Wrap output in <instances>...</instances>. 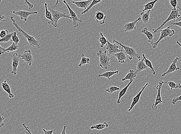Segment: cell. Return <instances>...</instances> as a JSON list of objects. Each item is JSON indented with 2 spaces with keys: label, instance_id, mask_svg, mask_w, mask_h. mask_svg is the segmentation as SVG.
<instances>
[{
  "label": "cell",
  "instance_id": "26",
  "mask_svg": "<svg viewBox=\"0 0 181 134\" xmlns=\"http://www.w3.org/2000/svg\"><path fill=\"white\" fill-rule=\"evenodd\" d=\"M158 1L159 0H154V1H151V2L145 4L143 6L144 9L142 10V12L146 11L149 10H154V5L156 3L158 2Z\"/></svg>",
  "mask_w": 181,
  "mask_h": 134
},
{
  "label": "cell",
  "instance_id": "30",
  "mask_svg": "<svg viewBox=\"0 0 181 134\" xmlns=\"http://www.w3.org/2000/svg\"><path fill=\"white\" fill-rule=\"evenodd\" d=\"M142 55L143 58L145 60V64L147 66L148 68H149L151 69V71H152L153 74L154 75H155L156 72L155 70H154V67H153L152 62H151L150 60L147 59V58H146V56H145V55L144 54H142Z\"/></svg>",
  "mask_w": 181,
  "mask_h": 134
},
{
  "label": "cell",
  "instance_id": "10",
  "mask_svg": "<svg viewBox=\"0 0 181 134\" xmlns=\"http://www.w3.org/2000/svg\"><path fill=\"white\" fill-rule=\"evenodd\" d=\"M19 55L21 59L24 60L29 66L32 65L34 61V57L31 50L25 51L23 55Z\"/></svg>",
  "mask_w": 181,
  "mask_h": 134
},
{
  "label": "cell",
  "instance_id": "20",
  "mask_svg": "<svg viewBox=\"0 0 181 134\" xmlns=\"http://www.w3.org/2000/svg\"><path fill=\"white\" fill-rule=\"evenodd\" d=\"M134 81V80H131V81H130L129 83H128V85H127V86H125V87L123 89H122V90L120 91V92H119L118 98L117 102V104H120L121 100V98H123L125 94H126V92L127 91L128 89L129 88L130 86L131 85V84H132V83Z\"/></svg>",
  "mask_w": 181,
  "mask_h": 134
},
{
  "label": "cell",
  "instance_id": "21",
  "mask_svg": "<svg viewBox=\"0 0 181 134\" xmlns=\"http://www.w3.org/2000/svg\"><path fill=\"white\" fill-rule=\"evenodd\" d=\"M142 33L147 37V38H148V42L152 45L154 43V35L148 30L147 27H145L142 29Z\"/></svg>",
  "mask_w": 181,
  "mask_h": 134
},
{
  "label": "cell",
  "instance_id": "37",
  "mask_svg": "<svg viewBox=\"0 0 181 134\" xmlns=\"http://www.w3.org/2000/svg\"><path fill=\"white\" fill-rule=\"evenodd\" d=\"M11 41H13L14 42L15 44H18V43L19 42L20 39L17 36V33L16 32H14L13 35H12L11 38Z\"/></svg>",
  "mask_w": 181,
  "mask_h": 134
},
{
  "label": "cell",
  "instance_id": "24",
  "mask_svg": "<svg viewBox=\"0 0 181 134\" xmlns=\"http://www.w3.org/2000/svg\"><path fill=\"white\" fill-rule=\"evenodd\" d=\"M1 86L2 87L3 89H4L6 92H7L8 94L9 98H14V95L12 93L10 86H9V85L7 84L6 80H5V81L2 83Z\"/></svg>",
  "mask_w": 181,
  "mask_h": 134
},
{
  "label": "cell",
  "instance_id": "48",
  "mask_svg": "<svg viewBox=\"0 0 181 134\" xmlns=\"http://www.w3.org/2000/svg\"><path fill=\"white\" fill-rule=\"evenodd\" d=\"M5 17L4 16H3L2 15H0V22L1 21H4V22H7V20H3L4 19Z\"/></svg>",
  "mask_w": 181,
  "mask_h": 134
},
{
  "label": "cell",
  "instance_id": "1",
  "mask_svg": "<svg viewBox=\"0 0 181 134\" xmlns=\"http://www.w3.org/2000/svg\"><path fill=\"white\" fill-rule=\"evenodd\" d=\"M10 19L12 21L13 25L15 26V27H16L17 30H18V31L21 32L22 34L27 39L29 45L32 46V47H36L38 48H40V47H41V44H40L39 41L35 39V37L29 35L25 31H24L22 28H21L18 25L14 16H10Z\"/></svg>",
  "mask_w": 181,
  "mask_h": 134
},
{
  "label": "cell",
  "instance_id": "27",
  "mask_svg": "<svg viewBox=\"0 0 181 134\" xmlns=\"http://www.w3.org/2000/svg\"><path fill=\"white\" fill-rule=\"evenodd\" d=\"M119 70L114 71H108L104 72L101 74L99 75L98 77H104L108 78L109 80H111V77L115 74H118Z\"/></svg>",
  "mask_w": 181,
  "mask_h": 134
},
{
  "label": "cell",
  "instance_id": "38",
  "mask_svg": "<svg viewBox=\"0 0 181 134\" xmlns=\"http://www.w3.org/2000/svg\"><path fill=\"white\" fill-rule=\"evenodd\" d=\"M170 3L173 8L177 9L178 4L177 0H170Z\"/></svg>",
  "mask_w": 181,
  "mask_h": 134
},
{
  "label": "cell",
  "instance_id": "22",
  "mask_svg": "<svg viewBox=\"0 0 181 134\" xmlns=\"http://www.w3.org/2000/svg\"><path fill=\"white\" fill-rule=\"evenodd\" d=\"M137 73L136 71H134L133 70H130L125 77L122 78L121 81L122 82H124L128 80H130V81L131 80H134V81L135 80L136 77L137 76Z\"/></svg>",
  "mask_w": 181,
  "mask_h": 134
},
{
  "label": "cell",
  "instance_id": "23",
  "mask_svg": "<svg viewBox=\"0 0 181 134\" xmlns=\"http://www.w3.org/2000/svg\"><path fill=\"white\" fill-rule=\"evenodd\" d=\"M151 11V10H149L146 11H142L140 13V15L141 16L140 21L143 22V24H146L149 22Z\"/></svg>",
  "mask_w": 181,
  "mask_h": 134
},
{
  "label": "cell",
  "instance_id": "46",
  "mask_svg": "<svg viewBox=\"0 0 181 134\" xmlns=\"http://www.w3.org/2000/svg\"><path fill=\"white\" fill-rule=\"evenodd\" d=\"M5 48L2 47V46L0 45V55L4 54V53L6 52L5 51Z\"/></svg>",
  "mask_w": 181,
  "mask_h": 134
},
{
  "label": "cell",
  "instance_id": "45",
  "mask_svg": "<svg viewBox=\"0 0 181 134\" xmlns=\"http://www.w3.org/2000/svg\"><path fill=\"white\" fill-rule=\"evenodd\" d=\"M43 131L44 132V134H53V130L46 131L45 129H43Z\"/></svg>",
  "mask_w": 181,
  "mask_h": 134
},
{
  "label": "cell",
  "instance_id": "40",
  "mask_svg": "<svg viewBox=\"0 0 181 134\" xmlns=\"http://www.w3.org/2000/svg\"><path fill=\"white\" fill-rule=\"evenodd\" d=\"M9 32L7 30H2L0 31V38H4Z\"/></svg>",
  "mask_w": 181,
  "mask_h": 134
},
{
  "label": "cell",
  "instance_id": "47",
  "mask_svg": "<svg viewBox=\"0 0 181 134\" xmlns=\"http://www.w3.org/2000/svg\"><path fill=\"white\" fill-rule=\"evenodd\" d=\"M60 0H56V2L55 3V4H54L53 6L51 7V8L52 9H55L56 7H57V6H58V4H59V2Z\"/></svg>",
  "mask_w": 181,
  "mask_h": 134
},
{
  "label": "cell",
  "instance_id": "3",
  "mask_svg": "<svg viewBox=\"0 0 181 134\" xmlns=\"http://www.w3.org/2000/svg\"><path fill=\"white\" fill-rule=\"evenodd\" d=\"M157 33H160V35L158 40L155 43H153L152 46L153 48L157 47L159 43L162 40L165 39L168 37H171L175 34V31L174 30H171V26L167 27L166 28H163L162 30L158 31Z\"/></svg>",
  "mask_w": 181,
  "mask_h": 134
},
{
  "label": "cell",
  "instance_id": "5",
  "mask_svg": "<svg viewBox=\"0 0 181 134\" xmlns=\"http://www.w3.org/2000/svg\"><path fill=\"white\" fill-rule=\"evenodd\" d=\"M113 42L116 43V44H119V45L123 48L125 53H126L127 55L129 56L128 58H129L130 61L134 59L135 58H137L138 59H140L141 58L140 55L137 53L135 49L133 48L125 45L123 44H121L118 41L116 40L115 39L113 40Z\"/></svg>",
  "mask_w": 181,
  "mask_h": 134
},
{
  "label": "cell",
  "instance_id": "16",
  "mask_svg": "<svg viewBox=\"0 0 181 134\" xmlns=\"http://www.w3.org/2000/svg\"><path fill=\"white\" fill-rule=\"evenodd\" d=\"M93 0H85V1H72V3L75 4L78 8L86 10L90 5Z\"/></svg>",
  "mask_w": 181,
  "mask_h": 134
},
{
  "label": "cell",
  "instance_id": "39",
  "mask_svg": "<svg viewBox=\"0 0 181 134\" xmlns=\"http://www.w3.org/2000/svg\"><path fill=\"white\" fill-rule=\"evenodd\" d=\"M4 113L0 115V128L3 127L4 126V120L5 119V118L3 116Z\"/></svg>",
  "mask_w": 181,
  "mask_h": 134
},
{
  "label": "cell",
  "instance_id": "18",
  "mask_svg": "<svg viewBox=\"0 0 181 134\" xmlns=\"http://www.w3.org/2000/svg\"><path fill=\"white\" fill-rule=\"evenodd\" d=\"M148 67L145 64L144 59L143 58L141 60L139 59L137 65V70L136 72L137 73H139L144 70H148Z\"/></svg>",
  "mask_w": 181,
  "mask_h": 134
},
{
  "label": "cell",
  "instance_id": "28",
  "mask_svg": "<svg viewBox=\"0 0 181 134\" xmlns=\"http://www.w3.org/2000/svg\"><path fill=\"white\" fill-rule=\"evenodd\" d=\"M109 127V125L106 122H105L103 123L98 124L97 125H93L90 127L91 129H96L98 130H101Z\"/></svg>",
  "mask_w": 181,
  "mask_h": 134
},
{
  "label": "cell",
  "instance_id": "4",
  "mask_svg": "<svg viewBox=\"0 0 181 134\" xmlns=\"http://www.w3.org/2000/svg\"><path fill=\"white\" fill-rule=\"evenodd\" d=\"M97 56L100 58V66L102 69L107 70L110 67V61L112 60L107 54L106 50L103 52L101 50H99L97 53Z\"/></svg>",
  "mask_w": 181,
  "mask_h": 134
},
{
  "label": "cell",
  "instance_id": "29",
  "mask_svg": "<svg viewBox=\"0 0 181 134\" xmlns=\"http://www.w3.org/2000/svg\"><path fill=\"white\" fill-rule=\"evenodd\" d=\"M163 84L168 85L171 88V90H172L173 89H181V85L180 83L176 84L174 81H169V82H163Z\"/></svg>",
  "mask_w": 181,
  "mask_h": 134
},
{
  "label": "cell",
  "instance_id": "31",
  "mask_svg": "<svg viewBox=\"0 0 181 134\" xmlns=\"http://www.w3.org/2000/svg\"><path fill=\"white\" fill-rule=\"evenodd\" d=\"M81 59L80 61L78 66L80 67H81L83 65H85L86 64H89L91 61L90 58L86 57L85 56L82 54L81 55Z\"/></svg>",
  "mask_w": 181,
  "mask_h": 134
},
{
  "label": "cell",
  "instance_id": "9",
  "mask_svg": "<svg viewBox=\"0 0 181 134\" xmlns=\"http://www.w3.org/2000/svg\"><path fill=\"white\" fill-rule=\"evenodd\" d=\"M63 2L64 4H66V6H67L68 10L69 13H70V15L72 18V21H73V23L74 25V27L75 28H76L78 26V22L80 23L82 22V21L81 20L79 19L78 17V16H77L76 13L74 12V10H72L70 6H69L68 4V3L65 0H64L63 1Z\"/></svg>",
  "mask_w": 181,
  "mask_h": 134
},
{
  "label": "cell",
  "instance_id": "36",
  "mask_svg": "<svg viewBox=\"0 0 181 134\" xmlns=\"http://www.w3.org/2000/svg\"><path fill=\"white\" fill-rule=\"evenodd\" d=\"M120 88L117 87V86H112L109 88L108 89H105V91L108 92L109 94H112L117 91L120 90Z\"/></svg>",
  "mask_w": 181,
  "mask_h": 134
},
{
  "label": "cell",
  "instance_id": "44",
  "mask_svg": "<svg viewBox=\"0 0 181 134\" xmlns=\"http://www.w3.org/2000/svg\"><path fill=\"white\" fill-rule=\"evenodd\" d=\"M22 125L23 126H24V127L25 128V132H26V131H27V132L29 134H32V132H31L30 129L29 128V127H28L27 126H26V124H25V123H24V124H23Z\"/></svg>",
  "mask_w": 181,
  "mask_h": 134
},
{
  "label": "cell",
  "instance_id": "35",
  "mask_svg": "<svg viewBox=\"0 0 181 134\" xmlns=\"http://www.w3.org/2000/svg\"><path fill=\"white\" fill-rule=\"evenodd\" d=\"M14 32L12 33H9L7 34L4 38H1L0 39V42L1 43H7L9 41L11 40V38L12 35H13Z\"/></svg>",
  "mask_w": 181,
  "mask_h": 134
},
{
  "label": "cell",
  "instance_id": "14",
  "mask_svg": "<svg viewBox=\"0 0 181 134\" xmlns=\"http://www.w3.org/2000/svg\"><path fill=\"white\" fill-rule=\"evenodd\" d=\"M179 58L178 57H177L174 61H173L172 64L170 65L169 68L166 72L162 74V77H164L167 75L169 74L172 73L173 72L176 71H178L180 70V67H177V64L179 61Z\"/></svg>",
  "mask_w": 181,
  "mask_h": 134
},
{
  "label": "cell",
  "instance_id": "33",
  "mask_svg": "<svg viewBox=\"0 0 181 134\" xmlns=\"http://www.w3.org/2000/svg\"><path fill=\"white\" fill-rule=\"evenodd\" d=\"M19 46L13 42L10 47L7 48L5 49V51L7 53H10V52H15L18 50L19 48Z\"/></svg>",
  "mask_w": 181,
  "mask_h": 134
},
{
  "label": "cell",
  "instance_id": "43",
  "mask_svg": "<svg viewBox=\"0 0 181 134\" xmlns=\"http://www.w3.org/2000/svg\"><path fill=\"white\" fill-rule=\"evenodd\" d=\"M25 2L28 6L29 10L33 8L34 6L33 4L31 3L28 0H25Z\"/></svg>",
  "mask_w": 181,
  "mask_h": 134
},
{
  "label": "cell",
  "instance_id": "34",
  "mask_svg": "<svg viewBox=\"0 0 181 134\" xmlns=\"http://www.w3.org/2000/svg\"><path fill=\"white\" fill-rule=\"evenodd\" d=\"M100 37L99 38V42L100 44V47L103 48L108 43V40L105 37L102 32L100 33Z\"/></svg>",
  "mask_w": 181,
  "mask_h": 134
},
{
  "label": "cell",
  "instance_id": "12",
  "mask_svg": "<svg viewBox=\"0 0 181 134\" xmlns=\"http://www.w3.org/2000/svg\"><path fill=\"white\" fill-rule=\"evenodd\" d=\"M148 86H150V85L148 83H146V84H145L144 86L143 87V88L142 89V90L138 92V94L135 96L134 97V98H133L132 102L131 103L130 107V108L128 109V112L131 111L133 108H134V106L136 105V104L138 103L139 101L140 100L141 96L142 93H143L144 90H145V88H146Z\"/></svg>",
  "mask_w": 181,
  "mask_h": 134
},
{
  "label": "cell",
  "instance_id": "42",
  "mask_svg": "<svg viewBox=\"0 0 181 134\" xmlns=\"http://www.w3.org/2000/svg\"><path fill=\"white\" fill-rule=\"evenodd\" d=\"M179 101H181V95L179 97H176V98H174V99L172 100V103L173 104H175L176 103Z\"/></svg>",
  "mask_w": 181,
  "mask_h": 134
},
{
  "label": "cell",
  "instance_id": "50",
  "mask_svg": "<svg viewBox=\"0 0 181 134\" xmlns=\"http://www.w3.org/2000/svg\"><path fill=\"white\" fill-rule=\"evenodd\" d=\"M176 43H177V44L181 48V44L179 41H176Z\"/></svg>",
  "mask_w": 181,
  "mask_h": 134
},
{
  "label": "cell",
  "instance_id": "7",
  "mask_svg": "<svg viewBox=\"0 0 181 134\" xmlns=\"http://www.w3.org/2000/svg\"><path fill=\"white\" fill-rule=\"evenodd\" d=\"M163 81L162 80H160L159 81L158 84L156 86V89L158 90L157 94L155 99V101L154 102V104H153L151 108H152V110L153 111H155L157 110L158 108V106L159 104H165V102H163L162 100L161 94V89L162 86L163 84Z\"/></svg>",
  "mask_w": 181,
  "mask_h": 134
},
{
  "label": "cell",
  "instance_id": "2",
  "mask_svg": "<svg viewBox=\"0 0 181 134\" xmlns=\"http://www.w3.org/2000/svg\"><path fill=\"white\" fill-rule=\"evenodd\" d=\"M181 9L180 7L178 6L177 9H174L173 8L171 10V13L167 19L164 21L161 24L160 27L157 29H152L151 30L154 32V33H157L158 31L162 30L163 29L164 27L167 23L171 20H176V19H178L179 20V18L181 16L180 14Z\"/></svg>",
  "mask_w": 181,
  "mask_h": 134
},
{
  "label": "cell",
  "instance_id": "13",
  "mask_svg": "<svg viewBox=\"0 0 181 134\" xmlns=\"http://www.w3.org/2000/svg\"><path fill=\"white\" fill-rule=\"evenodd\" d=\"M20 58L21 57L20 55L17 53L14 54L12 56V67L13 70L11 72L15 75H17L18 68L19 65Z\"/></svg>",
  "mask_w": 181,
  "mask_h": 134
},
{
  "label": "cell",
  "instance_id": "25",
  "mask_svg": "<svg viewBox=\"0 0 181 134\" xmlns=\"http://www.w3.org/2000/svg\"><path fill=\"white\" fill-rule=\"evenodd\" d=\"M44 5L45 8V18H46V19L50 20V21L48 22V23L51 24L52 26H53L54 24V22L53 19H52V16L51 12L50 10H49L47 8V3H45Z\"/></svg>",
  "mask_w": 181,
  "mask_h": 134
},
{
  "label": "cell",
  "instance_id": "6",
  "mask_svg": "<svg viewBox=\"0 0 181 134\" xmlns=\"http://www.w3.org/2000/svg\"><path fill=\"white\" fill-rule=\"evenodd\" d=\"M49 10L51 12L52 19L54 21V24L53 25L55 27H58V21L61 18H68L72 19L70 15H67L65 13H61L59 10L49 8Z\"/></svg>",
  "mask_w": 181,
  "mask_h": 134
},
{
  "label": "cell",
  "instance_id": "15",
  "mask_svg": "<svg viewBox=\"0 0 181 134\" xmlns=\"http://www.w3.org/2000/svg\"><path fill=\"white\" fill-rule=\"evenodd\" d=\"M141 19V17H139L136 20L133 22L127 23L125 24L124 26V30L125 32H130L133 30H137V27H136V24L139 21H140Z\"/></svg>",
  "mask_w": 181,
  "mask_h": 134
},
{
  "label": "cell",
  "instance_id": "49",
  "mask_svg": "<svg viewBox=\"0 0 181 134\" xmlns=\"http://www.w3.org/2000/svg\"><path fill=\"white\" fill-rule=\"evenodd\" d=\"M66 128H67V126H64V127H63V130L62 132L61 133V134H66Z\"/></svg>",
  "mask_w": 181,
  "mask_h": 134
},
{
  "label": "cell",
  "instance_id": "41",
  "mask_svg": "<svg viewBox=\"0 0 181 134\" xmlns=\"http://www.w3.org/2000/svg\"><path fill=\"white\" fill-rule=\"evenodd\" d=\"M170 24L171 26H177V27H181V21L180 20L177 22L171 23Z\"/></svg>",
  "mask_w": 181,
  "mask_h": 134
},
{
  "label": "cell",
  "instance_id": "51",
  "mask_svg": "<svg viewBox=\"0 0 181 134\" xmlns=\"http://www.w3.org/2000/svg\"><path fill=\"white\" fill-rule=\"evenodd\" d=\"M2 0H0V2H1Z\"/></svg>",
  "mask_w": 181,
  "mask_h": 134
},
{
  "label": "cell",
  "instance_id": "17",
  "mask_svg": "<svg viewBox=\"0 0 181 134\" xmlns=\"http://www.w3.org/2000/svg\"><path fill=\"white\" fill-rule=\"evenodd\" d=\"M106 18V16L104 14L100 11L96 12L94 16V19H95L96 22L101 25L105 24Z\"/></svg>",
  "mask_w": 181,
  "mask_h": 134
},
{
  "label": "cell",
  "instance_id": "19",
  "mask_svg": "<svg viewBox=\"0 0 181 134\" xmlns=\"http://www.w3.org/2000/svg\"><path fill=\"white\" fill-rule=\"evenodd\" d=\"M114 56L117 58V61L121 64H125L126 62L127 55L123 50L118 53L114 54Z\"/></svg>",
  "mask_w": 181,
  "mask_h": 134
},
{
  "label": "cell",
  "instance_id": "11",
  "mask_svg": "<svg viewBox=\"0 0 181 134\" xmlns=\"http://www.w3.org/2000/svg\"><path fill=\"white\" fill-rule=\"evenodd\" d=\"M12 13L17 16L20 17L21 20H24V21H27V18L31 15L38 14V12H29L25 11V10H19L18 11H13Z\"/></svg>",
  "mask_w": 181,
  "mask_h": 134
},
{
  "label": "cell",
  "instance_id": "32",
  "mask_svg": "<svg viewBox=\"0 0 181 134\" xmlns=\"http://www.w3.org/2000/svg\"><path fill=\"white\" fill-rule=\"evenodd\" d=\"M102 1V0H93L92 2H91V3L90 4V5L88 7V8L86 9V10H85L84 11L82 12L81 14L82 15H83L88 13L89 10H90L94 6L100 3Z\"/></svg>",
  "mask_w": 181,
  "mask_h": 134
},
{
  "label": "cell",
  "instance_id": "8",
  "mask_svg": "<svg viewBox=\"0 0 181 134\" xmlns=\"http://www.w3.org/2000/svg\"><path fill=\"white\" fill-rule=\"evenodd\" d=\"M106 48L107 52L108 55L111 56H114V54L118 53L123 50V48L121 46H119L117 44H111L108 40L107 44H106Z\"/></svg>",
  "mask_w": 181,
  "mask_h": 134
}]
</instances>
